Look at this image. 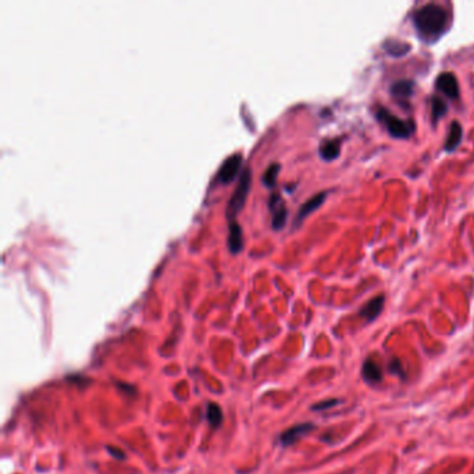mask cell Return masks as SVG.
Wrapping results in <instances>:
<instances>
[{
  "mask_svg": "<svg viewBox=\"0 0 474 474\" xmlns=\"http://www.w3.org/2000/svg\"><path fill=\"white\" fill-rule=\"evenodd\" d=\"M448 26V13L438 5L430 3L419 9L414 15V27L424 41L437 40Z\"/></svg>",
  "mask_w": 474,
  "mask_h": 474,
  "instance_id": "obj_1",
  "label": "cell"
},
{
  "mask_svg": "<svg viewBox=\"0 0 474 474\" xmlns=\"http://www.w3.org/2000/svg\"><path fill=\"white\" fill-rule=\"evenodd\" d=\"M251 181H252L251 170L245 168L243 171L240 181H238V185H236V188H235V191H234V193L228 202V206H227V216L231 220L238 216L240 211L243 210V207L245 206V202H247V198H248V193L251 189Z\"/></svg>",
  "mask_w": 474,
  "mask_h": 474,
  "instance_id": "obj_2",
  "label": "cell"
},
{
  "mask_svg": "<svg viewBox=\"0 0 474 474\" xmlns=\"http://www.w3.org/2000/svg\"><path fill=\"white\" fill-rule=\"evenodd\" d=\"M377 119L385 125L387 131L395 138H401V139L409 138L412 132L414 131V125L412 123H406L398 119L396 116L391 114L387 109H378Z\"/></svg>",
  "mask_w": 474,
  "mask_h": 474,
  "instance_id": "obj_3",
  "label": "cell"
},
{
  "mask_svg": "<svg viewBox=\"0 0 474 474\" xmlns=\"http://www.w3.org/2000/svg\"><path fill=\"white\" fill-rule=\"evenodd\" d=\"M243 161L244 160H243L241 153H235V155L228 156L222 161V164H221V167H220V170L217 173V179L220 182H222V184L232 182L235 179L236 174H238V171H240V168L243 166Z\"/></svg>",
  "mask_w": 474,
  "mask_h": 474,
  "instance_id": "obj_4",
  "label": "cell"
},
{
  "mask_svg": "<svg viewBox=\"0 0 474 474\" xmlns=\"http://www.w3.org/2000/svg\"><path fill=\"white\" fill-rule=\"evenodd\" d=\"M435 85L448 98H450V99H457L459 98L457 80H456V77L452 73H442V74H439L438 78H437Z\"/></svg>",
  "mask_w": 474,
  "mask_h": 474,
  "instance_id": "obj_5",
  "label": "cell"
},
{
  "mask_svg": "<svg viewBox=\"0 0 474 474\" xmlns=\"http://www.w3.org/2000/svg\"><path fill=\"white\" fill-rule=\"evenodd\" d=\"M269 206H270V210L273 211V227H274V229H281L286 225L287 217H288V213H287V209H286L283 199L279 195H272Z\"/></svg>",
  "mask_w": 474,
  "mask_h": 474,
  "instance_id": "obj_6",
  "label": "cell"
},
{
  "mask_svg": "<svg viewBox=\"0 0 474 474\" xmlns=\"http://www.w3.org/2000/svg\"><path fill=\"white\" fill-rule=\"evenodd\" d=\"M228 248L231 254H238L244 248V235L243 228L238 222L234 220L229 222V234H228Z\"/></svg>",
  "mask_w": 474,
  "mask_h": 474,
  "instance_id": "obj_7",
  "label": "cell"
},
{
  "mask_svg": "<svg viewBox=\"0 0 474 474\" xmlns=\"http://www.w3.org/2000/svg\"><path fill=\"white\" fill-rule=\"evenodd\" d=\"M413 89H414V82L413 81H410V80H399V81L392 84L391 94H392V96L395 99H398V102H406L413 95Z\"/></svg>",
  "mask_w": 474,
  "mask_h": 474,
  "instance_id": "obj_8",
  "label": "cell"
},
{
  "mask_svg": "<svg viewBox=\"0 0 474 474\" xmlns=\"http://www.w3.org/2000/svg\"><path fill=\"white\" fill-rule=\"evenodd\" d=\"M326 196H327V193L326 192H320V193H317V195H315L313 198H310L306 203H304L302 206H301V209H299V211H298V214H297V218H295V222L297 224H299L302 220H305L310 213H313L316 209H319L322 204H323V202H324V199H326Z\"/></svg>",
  "mask_w": 474,
  "mask_h": 474,
  "instance_id": "obj_9",
  "label": "cell"
},
{
  "mask_svg": "<svg viewBox=\"0 0 474 474\" xmlns=\"http://www.w3.org/2000/svg\"><path fill=\"white\" fill-rule=\"evenodd\" d=\"M383 306H384V297L383 295H378L373 299H370L365 306L363 309L360 310V316L367 320V322H371L374 320L383 310Z\"/></svg>",
  "mask_w": 474,
  "mask_h": 474,
  "instance_id": "obj_10",
  "label": "cell"
},
{
  "mask_svg": "<svg viewBox=\"0 0 474 474\" xmlns=\"http://www.w3.org/2000/svg\"><path fill=\"white\" fill-rule=\"evenodd\" d=\"M312 428H313V424H309V423L295 425V427L290 428L288 431H286V432L281 435V442H283L284 445H291V444H294L295 441H298L302 435H305L306 432H309Z\"/></svg>",
  "mask_w": 474,
  "mask_h": 474,
  "instance_id": "obj_11",
  "label": "cell"
},
{
  "mask_svg": "<svg viewBox=\"0 0 474 474\" xmlns=\"http://www.w3.org/2000/svg\"><path fill=\"white\" fill-rule=\"evenodd\" d=\"M362 374H363L365 380L367 383H371V384H377L383 378V371H381L380 365L377 362H374V360H370V359L365 362Z\"/></svg>",
  "mask_w": 474,
  "mask_h": 474,
  "instance_id": "obj_12",
  "label": "cell"
},
{
  "mask_svg": "<svg viewBox=\"0 0 474 474\" xmlns=\"http://www.w3.org/2000/svg\"><path fill=\"white\" fill-rule=\"evenodd\" d=\"M340 152H341V146H340V141H338V139L326 141V142L320 146V156H322L324 160H327V161L335 160V159L340 156Z\"/></svg>",
  "mask_w": 474,
  "mask_h": 474,
  "instance_id": "obj_13",
  "label": "cell"
},
{
  "mask_svg": "<svg viewBox=\"0 0 474 474\" xmlns=\"http://www.w3.org/2000/svg\"><path fill=\"white\" fill-rule=\"evenodd\" d=\"M384 49L395 56V58H401L403 55H406L407 52H410V44H406V42H401V41H387L384 42Z\"/></svg>",
  "mask_w": 474,
  "mask_h": 474,
  "instance_id": "obj_14",
  "label": "cell"
},
{
  "mask_svg": "<svg viewBox=\"0 0 474 474\" xmlns=\"http://www.w3.org/2000/svg\"><path fill=\"white\" fill-rule=\"evenodd\" d=\"M462 139V127L459 125L457 121H455L452 125H450V130H449V135H448V139L445 142V149L446 150H453L459 142Z\"/></svg>",
  "mask_w": 474,
  "mask_h": 474,
  "instance_id": "obj_15",
  "label": "cell"
},
{
  "mask_svg": "<svg viewBox=\"0 0 474 474\" xmlns=\"http://www.w3.org/2000/svg\"><path fill=\"white\" fill-rule=\"evenodd\" d=\"M280 173V164L279 163H273L267 167V170L265 171L262 179H263V184L269 188H273L276 185V181H277V175Z\"/></svg>",
  "mask_w": 474,
  "mask_h": 474,
  "instance_id": "obj_16",
  "label": "cell"
},
{
  "mask_svg": "<svg viewBox=\"0 0 474 474\" xmlns=\"http://www.w3.org/2000/svg\"><path fill=\"white\" fill-rule=\"evenodd\" d=\"M446 109H448L446 103L441 98L432 96V99H431V114H432L434 123L446 113Z\"/></svg>",
  "mask_w": 474,
  "mask_h": 474,
  "instance_id": "obj_17",
  "label": "cell"
},
{
  "mask_svg": "<svg viewBox=\"0 0 474 474\" xmlns=\"http://www.w3.org/2000/svg\"><path fill=\"white\" fill-rule=\"evenodd\" d=\"M207 420L210 421V424L213 427H218L221 420H222V413H221V409L214 405V403H210L209 407H207Z\"/></svg>",
  "mask_w": 474,
  "mask_h": 474,
  "instance_id": "obj_18",
  "label": "cell"
}]
</instances>
